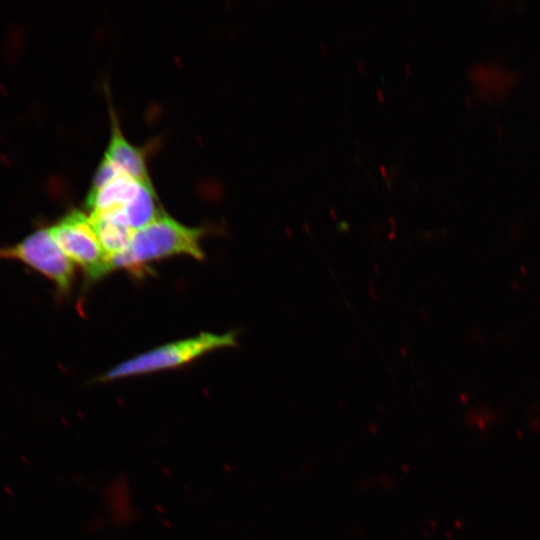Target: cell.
<instances>
[{
  "instance_id": "4",
  "label": "cell",
  "mask_w": 540,
  "mask_h": 540,
  "mask_svg": "<svg viewBox=\"0 0 540 540\" xmlns=\"http://www.w3.org/2000/svg\"><path fill=\"white\" fill-rule=\"evenodd\" d=\"M0 260L20 261L52 281L63 295L71 290L73 262L56 243L49 228L37 230L13 246L0 248Z\"/></svg>"
},
{
  "instance_id": "3",
  "label": "cell",
  "mask_w": 540,
  "mask_h": 540,
  "mask_svg": "<svg viewBox=\"0 0 540 540\" xmlns=\"http://www.w3.org/2000/svg\"><path fill=\"white\" fill-rule=\"evenodd\" d=\"M49 231L65 255L78 264L90 280H97L112 271L109 257L103 250L89 216L73 210Z\"/></svg>"
},
{
  "instance_id": "5",
  "label": "cell",
  "mask_w": 540,
  "mask_h": 540,
  "mask_svg": "<svg viewBox=\"0 0 540 540\" xmlns=\"http://www.w3.org/2000/svg\"><path fill=\"white\" fill-rule=\"evenodd\" d=\"M104 156L124 174L139 182L152 184L143 153L124 137L113 110L111 136Z\"/></svg>"
},
{
  "instance_id": "1",
  "label": "cell",
  "mask_w": 540,
  "mask_h": 540,
  "mask_svg": "<svg viewBox=\"0 0 540 540\" xmlns=\"http://www.w3.org/2000/svg\"><path fill=\"white\" fill-rule=\"evenodd\" d=\"M204 229L188 227L161 213L149 225L136 230L125 250L110 259L112 270L140 274L147 264L175 255L204 258L201 239Z\"/></svg>"
},
{
  "instance_id": "7",
  "label": "cell",
  "mask_w": 540,
  "mask_h": 540,
  "mask_svg": "<svg viewBox=\"0 0 540 540\" xmlns=\"http://www.w3.org/2000/svg\"><path fill=\"white\" fill-rule=\"evenodd\" d=\"M88 216L109 259L126 249L135 231L124 217L118 213L89 214Z\"/></svg>"
},
{
  "instance_id": "6",
  "label": "cell",
  "mask_w": 540,
  "mask_h": 540,
  "mask_svg": "<svg viewBox=\"0 0 540 540\" xmlns=\"http://www.w3.org/2000/svg\"><path fill=\"white\" fill-rule=\"evenodd\" d=\"M142 183L121 174L101 188L89 191L86 200L89 214L119 213L123 216V211Z\"/></svg>"
},
{
  "instance_id": "2",
  "label": "cell",
  "mask_w": 540,
  "mask_h": 540,
  "mask_svg": "<svg viewBox=\"0 0 540 540\" xmlns=\"http://www.w3.org/2000/svg\"><path fill=\"white\" fill-rule=\"evenodd\" d=\"M235 345L236 333L234 331L224 334L203 332L194 337L162 345L122 362L103 374L99 380L111 381L177 368L214 350Z\"/></svg>"
}]
</instances>
